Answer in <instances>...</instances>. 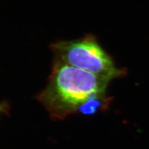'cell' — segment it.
<instances>
[{
  "instance_id": "obj_1",
  "label": "cell",
  "mask_w": 149,
  "mask_h": 149,
  "mask_svg": "<svg viewBox=\"0 0 149 149\" xmlns=\"http://www.w3.org/2000/svg\"><path fill=\"white\" fill-rule=\"evenodd\" d=\"M109 79L54 60L48 83L36 98L54 120L91 114L104 98Z\"/></svg>"
},
{
  "instance_id": "obj_2",
  "label": "cell",
  "mask_w": 149,
  "mask_h": 149,
  "mask_svg": "<svg viewBox=\"0 0 149 149\" xmlns=\"http://www.w3.org/2000/svg\"><path fill=\"white\" fill-rule=\"evenodd\" d=\"M55 60L113 80L123 76L124 70L116 66L113 59L91 35L73 40L58 41L50 45Z\"/></svg>"
},
{
  "instance_id": "obj_3",
  "label": "cell",
  "mask_w": 149,
  "mask_h": 149,
  "mask_svg": "<svg viewBox=\"0 0 149 149\" xmlns=\"http://www.w3.org/2000/svg\"><path fill=\"white\" fill-rule=\"evenodd\" d=\"M9 109V104L6 101H3L0 103V116L4 114H7Z\"/></svg>"
}]
</instances>
